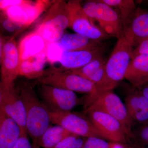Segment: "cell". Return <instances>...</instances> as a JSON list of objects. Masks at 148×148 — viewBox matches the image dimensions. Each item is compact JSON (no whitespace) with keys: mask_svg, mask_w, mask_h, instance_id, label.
Returning <instances> with one entry per match:
<instances>
[{"mask_svg":"<svg viewBox=\"0 0 148 148\" xmlns=\"http://www.w3.org/2000/svg\"><path fill=\"white\" fill-rule=\"evenodd\" d=\"M16 89L25 108L26 131L33 143H37L50 126L49 111L29 82L22 83Z\"/></svg>","mask_w":148,"mask_h":148,"instance_id":"7a4b0ae2","label":"cell"},{"mask_svg":"<svg viewBox=\"0 0 148 148\" xmlns=\"http://www.w3.org/2000/svg\"><path fill=\"white\" fill-rule=\"evenodd\" d=\"M13 148H33L27 136V131L22 130L20 137Z\"/></svg>","mask_w":148,"mask_h":148,"instance_id":"1f68e13d","label":"cell"},{"mask_svg":"<svg viewBox=\"0 0 148 148\" xmlns=\"http://www.w3.org/2000/svg\"><path fill=\"white\" fill-rule=\"evenodd\" d=\"M28 1L26 0H1L0 8L1 10L3 11L11 7L24 4Z\"/></svg>","mask_w":148,"mask_h":148,"instance_id":"836d02e7","label":"cell"},{"mask_svg":"<svg viewBox=\"0 0 148 148\" xmlns=\"http://www.w3.org/2000/svg\"><path fill=\"white\" fill-rule=\"evenodd\" d=\"M138 89L140 90L142 94L148 100V82Z\"/></svg>","mask_w":148,"mask_h":148,"instance_id":"e575fe53","label":"cell"},{"mask_svg":"<svg viewBox=\"0 0 148 148\" xmlns=\"http://www.w3.org/2000/svg\"><path fill=\"white\" fill-rule=\"evenodd\" d=\"M125 78L131 86L137 88L148 82V54H140L132 57Z\"/></svg>","mask_w":148,"mask_h":148,"instance_id":"2e32d148","label":"cell"},{"mask_svg":"<svg viewBox=\"0 0 148 148\" xmlns=\"http://www.w3.org/2000/svg\"><path fill=\"white\" fill-rule=\"evenodd\" d=\"M1 26L4 31L14 34V35L18 34L19 32H22L24 29L19 24L9 18L2 12L1 16Z\"/></svg>","mask_w":148,"mask_h":148,"instance_id":"83f0119b","label":"cell"},{"mask_svg":"<svg viewBox=\"0 0 148 148\" xmlns=\"http://www.w3.org/2000/svg\"><path fill=\"white\" fill-rule=\"evenodd\" d=\"M41 84L71 90L73 92L91 94L95 84L82 77L74 73L71 71H63L52 67L46 71L45 74L38 79Z\"/></svg>","mask_w":148,"mask_h":148,"instance_id":"3957f363","label":"cell"},{"mask_svg":"<svg viewBox=\"0 0 148 148\" xmlns=\"http://www.w3.org/2000/svg\"><path fill=\"white\" fill-rule=\"evenodd\" d=\"M22 130L16 122L0 110V148H13Z\"/></svg>","mask_w":148,"mask_h":148,"instance_id":"e0dca14e","label":"cell"},{"mask_svg":"<svg viewBox=\"0 0 148 148\" xmlns=\"http://www.w3.org/2000/svg\"><path fill=\"white\" fill-rule=\"evenodd\" d=\"M0 110L5 113L26 131V115L23 102L14 83L0 84Z\"/></svg>","mask_w":148,"mask_h":148,"instance_id":"30bf717a","label":"cell"},{"mask_svg":"<svg viewBox=\"0 0 148 148\" xmlns=\"http://www.w3.org/2000/svg\"><path fill=\"white\" fill-rule=\"evenodd\" d=\"M52 2L45 0L28 1L26 3L11 7L2 12L25 29L31 25L47 9L49 8Z\"/></svg>","mask_w":148,"mask_h":148,"instance_id":"8fae6325","label":"cell"},{"mask_svg":"<svg viewBox=\"0 0 148 148\" xmlns=\"http://www.w3.org/2000/svg\"><path fill=\"white\" fill-rule=\"evenodd\" d=\"M67 4L70 12L69 28L75 33L101 42L112 38L100 27L91 23L83 9L80 1L71 0L67 2Z\"/></svg>","mask_w":148,"mask_h":148,"instance_id":"5b68a950","label":"cell"},{"mask_svg":"<svg viewBox=\"0 0 148 148\" xmlns=\"http://www.w3.org/2000/svg\"><path fill=\"white\" fill-rule=\"evenodd\" d=\"M3 50L0 56L1 64V83L10 84L19 76L21 58L18 50L13 36L2 37Z\"/></svg>","mask_w":148,"mask_h":148,"instance_id":"9c48e42d","label":"cell"},{"mask_svg":"<svg viewBox=\"0 0 148 148\" xmlns=\"http://www.w3.org/2000/svg\"><path fill=\"white\" fill-rule=\"evenodd\" d=\"M47 61V60L46 51L21 61L19 75L29 79H38L45 74V66Z\"/></svg>","mask_w":148,"mask_h":148,"instance_id":"44dd1931","label":"cell"},{"mask_svg":"<svg viewBox=\"0 0 148 148\" xmlns=\"http://www.w3.org/2000/svg\"><path fill=\"white\" fill-rule=\"evenodd\" d=\"M142 54H148V38L143 40L138 46L134 49L132 57Z\"/></svg>","mask_w":148,"mask_h":148,"instance_id":"d6a6232c","label":"cell"},{"mask_svg":"<svg viewBox=\"0 0 148 148\" xmlns=\"http://www.w3.org/2000/svg\"><path fill=\"white\" fill-rule=\"evenodd\" d=\"M57 43L64 51L91 50L103 44L101 41L90 39L75 33L64 34Z\"/></svg>","mask_w":148,"mask_h":148,"instance_id":"d6986e66","label":"cell"},{"mask_svg":"<svg viewBox=\"0 0 148 148\" xmlns=\"http://www.w3.org/2000/svg\"><path fill=\"white\" fill-rule=\"evenodd\" d=\"M51 123L60 125L69 132L85 138H102L99 131L89 120L70 112L49 110Z\"/></svg>","mask_w":148,"mask_h":148,"instance_id":"52a82bcc","label":"cell"},{"mask_svg":"<svg viewBox=\"0 0 148 148\" xmlns=\"http://www.w3.org/2000/svg\"><path fill=\"white\" fill-rule=\"evenodd\" d=\"M35 31L38 33L48 44L58 42L65 34V30L62 28L41 22Z\"/></svg>","mask_w":148,"mask_h":148,"instance_id":"cb8c5ba5","label":"cell"},{"mask_svg":"<svg viewBox=\"0 0 148 148\" xmlns=\"http://www.w3.org/2000/svg\"><path fill=\"white\" fill-rule=\"evenodd\" d=\"M125 105L133 126L148 122V100L138 88L132 86L128 90Z\"/></svg>","mask_w":148,"mask_h":148,"instance_id":"4fadbf2b","label":"cell"},{"mask_svg":"<svg viewBox=\"0 0 148 148\" xmlns=\"http://www.w3.org/2000/svg\"><path fill=\"white\" fill-rule=\"evenodd\" d=\"M123 37L134 49L148 38V10L137 8L132 21L124 32Z\"/></svg>","mask_w":148,"mask_h":148,"instance_id":"9a60e30c","label":"cell"},{"mask_svg":"<svg viewBox=\"0 0 148 148\" xmlns=\"http://www.w3.org/2000/svg\"><path fill=\"white\" fill-rule=\"evenodd\" d=\"M32 147H33V148H40V147L38 145L34 143H33V145H32Z\"/></svg>","mask_w":148,"mask_h":148,"instance_id":"8d00e7d4","label":"cell"},{"mask_svg":"<svg viewBox=\"0 0 148 148\" xmlns=\"http://www.w3.org/2000/svg\"><path fill=\"white\" fill-rule=\"evenodd\" d=\"M41 23L53 25L66 30L70 24V12L67 3L53 1Z\"/></svg>","mask_w":148,"mask_h":148,"instance_id":"ffe728a7","label":"cell"},{"mask_svg":"<svg viewBox=\"0 0 148 148\" xmlns=\"http://www.w3.org/2000/svg\"><path fill=\"white\" fill-rule=\"evenodd\" d=\"M86 140L84 137L73 134L62 140L55 148H83Z\"/></svg>","mask_w":148,"mask_h":148,"instance_id":"484cf974","label":"cell"},{"mask_svg":"<svg viewBox=\"0 0 148 148\" xmlns=\"http://www.w3.org/2000/svg\"><path fill=\"white\" fill-rule=\"evenodd\" d=\"M131 138L138 144L148 145V122L139 125L138 128L132 129Z\"/></svg>","mask_w":148,"mask_h":148,"instance_id":"4316f807","label":"cell"},{"mask_svg":"<svg viewBox=\"0 0 148 148\" xmlns=\"http://www.w3.org/2000/svg\"><path fill=\"white\" fill-rule=\"evenodd\" d=\"M134 148H135V147H134Z\"/></svg>","mask_w":148,"mask_h":148,"instance_id":"74e56055","label":"cell"},{"mask_svg":"<svg viewBox=\"0 0 148 148\" xmlns=\"http://www.w3.org/2000/svg\"><path fill=\"white\" fill-rule=\"evenodd\" d=\"M64 51L57 42L48 44L46 51L47 61L51 64L58 62Z\"/></svg>","mask_w":148,"mask_h":148,"instance_id":"f1b7e54d","label":"cell"},{"mask_svg":"<svg viewBox=\"0 0 148 148\" xmlns=\"http://www.w3.org/2000/svg\"><path fill=\"white\" fill-rule=\"evenodd\" d=\"M73 134L60 125H50L36 144L43 148H55L62 140Z\"/></svg>","mask_w":148,"mask_h":148,"instance_id":"603a6c76","label":"cell"},{"mask_svg":"<svg viewBox=\"0 0 148 148\" xmlns=\"http://www.w3.org/2000/svg\"><path fill=\"white\" fill-rule=\"evenodd\" d=\"M86 114L102 138L114 142L124 144L127 135L124 127L118 120L108 114L88 108Z\"/></svg>","mask_w":148,"mask_h":148,"instance_id":"8992f818","label":"cell"},{"mask_svg":"<svg viewBox=\"0 0 148 148\" xmlns=\"http://www.w3.org/2000/svg\"><path fill=\"white\" fill-rule=\"evenodd\" d=\"M95 21L105 33L117 39L123 37V28L121 18L116 10L97 1V10Z\"/></svg>","mask_w":148,"mask_h":148,"instance_id":"7c38bea8","label":"cell"},{"mask_svg":"<svg viewBox=\"0 0 148 148\" xmlns=\"http://www.w3.org/2000/svg\"><path fill=\"white\" fill-rule=\"evenodd\" d=\"M86 108L103 112L118 120L124 127L127 137L132 136L133 123L121 98L112 90L103 92L86 105Z\"/></svg>","mask_w":148,"mask_h":148,"instance_id":"277c9868","label":"cell"},{"mask_svg":"<svg viewBox=\"0 0 148 148\" xmlns=\"http://www.w3.org/2000/svg\"><path fill=\"white\" fill-rule=\"evenodd\" d=\"M116 143H109L102 138L90 137L87 138L83 148H113Z\"/></svg>","mask_w":148,"mask_h":148,"instance_id":"f546056e","label":"cell"},{"mask_svg":"<svg viewBox=\"0 0 148 148\" xmlns=\"http://www.w3.org/2000/svg\"><path fill=\"white\" fill-rule=\"evenodd\" d=\"M118 12L121 18L124 32L127 29L135 15L137 7L132 0H100Z\"/></svg>","mask_w":148,"mask_h":148,"instance_id":"7402d4cb","label":"cell"},{"mask_svg":"<svg viewBox=\"0 0 148 148\" xmlns=\"http://www.w3.org/2000/svg\"><path fill=\"white\" fill-rule=\"evenodd\" d=\"M85 13L93 25H95V19L97 10V1H88L82 5Z\"/></svg>","mask_w":148,"mask_h":148,"instance_id":"4dcf8cb0","label":"cell"},{"mask_svg":"<svg viewBox=\"0 0 148 148\" xmlns=\"http://www.w3.org/2000/svg\"><path fill=\"white\" fill-rule=\"evenodd\" d=\"M43 103L49 110L70 112L83 100L71 90L41 84L40 88Z\"/></svg>","mask_w":148,"mask_h":148,"instance_id":"ba28073f","label":"cell"},{"mask_svg":"<svg viewBox=\"0 0 148 148\" xmlns=\"http://www.w3.org/2000/svg\"><path fill=\"white\" fill-rule=\"evenodd\" d=\"M48 44L36 31L23 37L18 44L21 61H24L46 51Z\"/></svg>","mask_w":148,"mask_h":148,"instance_id":"ac0fdd59","label":"cell"},{"mask_svg":"<svg viewBox=\"0 0 148 148\" xmlns=\"http://www.w3.org/2000/svg\"><path fill=\"white\" fill-rule=\"evenodd\" d=\"M107 60L108 59L103 56L95 58L82 68L71 71L74 73L89 80L100 68L106 65Z\"/></svg>","mask_w":148,"mask_h":148,"instance_id":"d4e9b609","label":"cell"},{"mask_svg":"<svg viewBox=\"0 0 148 148\" xmlns=\"http://www.w3.org/2000/svg\"><path fill=\"white\" fill-rule=\"evenodd\" d=\"M106 50L104 45L91 50L64 51L58 62L63 71H72L82 68L95 58L104 56Z\"/></svg>","mask_w":148,"mask_h":148,"instance_id":"5bb4252c","label":"cell"},{"mask_svg":"<svg viewBox=\"0 0 148 148\" xmlns=\"http://www.w3.org/2000/svg\"><path fill=\"white\" fill-rule=\"evenodd\" d=\"M113 148H125L124 146L122 145L119 143H116Z\"/></svg>","mask_w":148,"mask_h":148,"instance_id":"d590c367","label":"cell"},{"mask_svg":"<svg viewBox=\"0 0 148 148\" xmlns=\"http://www.w3.org/2000/svg\"><path fill=\"white\" fill-rule=\"evenodd\" d=\"M133 50L134 48L124 37L118 40L106 62L103 78L95 84L93 92L87 96L86 104L99 94L112 90L125 78Z\"/></svg>","mask_w":148,"mask_h":148,"instance_id":"6da1fadb","label":"cell"}]
</instances>
